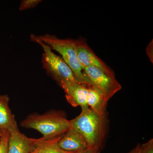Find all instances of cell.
<instances>
[{"mask_svg": "<svg viewBox=\"0 0 153 153\" xmlns=\"http://www.w3.org/2000/svg\"><path fill=\"white\" fill-rule=\"evenodd\" d=\"M71 127L79 131L89 147L102 146L106 136L107 120L106 114H99L89 108L70 120Z\"/></svg>", "mask_w": 153, "mask_h": 153, "instance_id": "cell-1", "label": "cell"}, {"mask_svg": "<svg viewBox=\"0 0 153 153\" xmlns=\"http://www.w3.org/2000/svg\"><path fill=\"white\" fill-rule=\"evenodd\" d=\"M20 125L25 128L36 130L43 135L44 140L61 136L71 127L70 120L59 111L32 114L21 121Z\"/></svg>", "mask_w": 153, "mask_h": 153, "instance_id": "cell-2", "label": "cell"}, {"mask_svg": "<svg viewBox=\"0 0 153 153\" xmlns=\"http://www.w3.org/2000/svg\"><path fill=\"white\" fill-rule=\"evenodd\" d=\"M30 38L38 39L48 45L52 49L58 52L62 59L72 70L76 81L86 84L83 68L79 63L76 54L77 40L62 39L54 35L45 34L36 36L32 34Z\"/></svg>", "mask_w": 153, "mask_h": 153, "instance_id": "cell-3", "label": "cell"}, {"mask_svg": "<svg viewBox=\"0 0 153 153\" xmlns=\"http://www.w3.org/2000/svg\"><path fill=\"white\" fill-rule=\"evenodd\" d=\"M30 39L42 47L44 51L41 60L43 68L60 87L68 82H77L72 70L62 57L54 53L48 45L42 41L33 38Z\"/></svg>", "mask_w": 153, "mask_h": 153, "instance_id": "cell-4", "label": "cell"}, {"mask_svg": "<svg viewBox=\"0 0 153 153\" xmlns=\"http://www.w3.org/2000/svg\"><path fill=\"white\" fill-rule=\"evenodd\" d=\"M85 82L90 84L101 94L106 101L121 89L122 86L115 77L107 75L95 67L83 68Z\"/></svg>", "mask_w": 153, "mask_h": 153, "instance_id": "cell-5", "label": "cell"}, {"mask_svg": "<svg viewBox=\"0 0 153 153\" xmlns=\"http://www.w3.org/2000/svg\"><path fill=\"white\" fill-rule=\"evenodd\" d=\"M76 40V54L82 68L88 67H96L107 75L115 77L114 71L95 55L85 41L80 39Z\"/></svg>", "mask_w": 153, "mask_h": 153, "instance_id": "cell-6", "label": "cell"}, {"mask_svg": "<svg viewBox=\"0 0 153 153\" xmlns=\"http://www.w3.org/2000/svg\"><path fill=\"white\" fill-rule=\"evenodd\" d=\"M43 139L28 137L19 130L12 132L9 136L8 153H31Z\"/></svg>", "mask_w": 153, "mask_h": 153, "instance_id": "cell-7", "label": "cell"}, {"mask_svg": "<svg viewBox=\"0 0 153 153\" xmlns=\"http://www.w3.org/2000/svg\"><path fill=\"white\" fill-rule=\"evenodd\" d=\"M61 87L65 92L66 100L71 106H80L82 110L89 108L86 102L87 85L75 81L68 82Z\"/></svg>", "mask_w": 153, "mask_h": 153, "instance_id": "cell-8", "label": "cell"}, {"mask_svg": "<svg viewBox=\"0 0 153 153\" xmlns=\"http://www.w3.org/2000/svg\"><path fill=\"white\" fill-rule=\"evenodd\" d=\"M58 145L63 150L68 152H78L89 147L81 134L71 127L61 136Z\"/></svg>", "mask_w": 153, "mask_h": 153, "instance_id": "cell-9", "label": "cell"}, {"mask_svg": "<svg viewBox=\"0 0 153 153\" xmlns=\"http://www.w3.org/2000/svg\"><path fill=\"white\" fill-rule=\"evenodd\" d=\"M10 97L7 94L0 95V130L11 133L19 130L15 115L9 106Z\"/></svg>", "mask_w": 153, "mask_h": 153, "instance_id": "cell-10", "label": "cell"}, {"mask_svg": "<svg viewBox=\"0 0 153 153\" xmlns=\"http://www.w3.org/2000/svg\"><path fill=\"white\" fill-rule=\"evenodd\" d=\"M87 87L86 102L88 106L99 114H105L108 102L104 97L90 84H87Z\"/></svg>", "mask_w": 153, "mask_h": 153, "instance_id": "cell-11", "label": "cell"}, {"mask_svg": "<svg viewBox=\"0 0 153 153\" xmlns=\"http://www.w3.org/2000/svg\"><path fill=\"white\" fill-rule=\"evenodd\" d=\"M61 136L48 140H43L31 153H75L63 150L58 145Z\"/></svg>", "mask_w": 153, "mask_h": 153, "instance_id": "cell-12", "label": "cell"}, {"mask_svg": "<svg viewBox=\"0 0 153 153\" xmlns=\"http://www.w3.org/2000/svg\"><path fill=\"white\" fill-rule=\"evenodd\" d=\"M10 133L6 130H3L0 140V153H8V142Z\"/></svg>", "mask_w": 153, "mask_h": 153, "instance_id": "cell-13", "label": "cell"}, {"mask_svg": "<svg viewBox=\"0 0 153 153\" xmlns=\"http://www.w3.org/2000/svg\"><path fill=\"white\" fill-rule=\"evenodd\" d=\"M41 1V0H23L20 3L19 10L24 11L34 8Z\"/></svg>", "mask_w": 153, "mask_h": 153, "instance_id": "cell-14", "label": "cell"}, {"mask_svg": "<svg viewBox=\"0 0 153 153\" xmlns=\"http://www.w3.org/2000/svg\"><path fill=\"white\" fill-rule=\"evenodd\" d=\"M141 153H153V139L141 145Z\"/></svg>", "mask_w": 153, "mask_h": 153, "instance_id": "cell-15", "label": "cell"}, {"mask_svg": "<svg viewBox=\"0 0 153 153\" xmlns=\"http://www.w3.org/2000/svg\"><path fill=\"white\" fill-rule=\"evenodd\" d=\"M100 148L98 147H91L76 152L75 153H100Z\"/></svg>", "mask_w": 153, "mask_h": 153, "instance_id": "cell-16", "label": "cell"}, {"mask_svg": "<svg viewBox=\"0 0 153 153\" xmlns=\"http://www.w3.org/2000/svg\"><path fill=\"white\" fill-rule=\"evenodd\" d=\"M128 153H141V145L138 144L135 147L133 148Z\"/></svg>", "mask_w": 153, "mask_h": 153, "instance_id": "cell-17", "label": "cell"}, {"mask_svg": "<svg viewBox=\"0 0 153 153\" xmlns=\"http://www.w3.org/2000/svg\"><path fill=\"white\" fill-rule=\"evenodd\" d=\"M3 130H0V140H1V137L2 134Z\"/></svg>", "mask_w": 153, "mask_h": 153, "instance_id": "cell-18", "label": "cell"}]
</instances>
